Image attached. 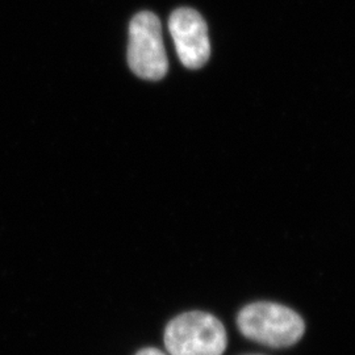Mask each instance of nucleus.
Returning a JSON list of instances; mask_svg holds the SVG:
<instances>
[{"label":"nucleus","mask_w":355,"mask_h":355,"mask_svg":"<svg viewBox=\"0 0 355 355\" xmlns=\"http://www.w3.org/2000/svg\"><path fill=\"white\" fill-rule=\"evenodd\" d=\"M242 336L268 347H290L305 333L303 318L286 305L257 302L243 306L237 316Z\"/></svg>","instance_id":"f257e3e1"},{"label":"nucleus","mask_w":355,"mask_h":355,"mask_svg":"<svg viewBox=\"0 0 355 355\" xmlns=\"http://www.w3.org/2000/svg\"><path fill=\"white\" fill-rule=\"evenodd\" d=\"M164 343L168 355H223L228 336L223 322L214 315L191 311L166 325Z\"/></svg>","instance_id":"f03ea898"},{"label":"nucleus","mask_w":355,"mask_h":355,"mask_svg":"<svg viewBox=\"0 0 355 355\" xmlns=\"http://www.w3.org/2000/svg\"><path fill=\"white\" fill-rule=\"evenodd\" d=\"M128 64L136 76L146 80H159L167 74L162 28L154 13L140 12L133 17L129 28Z\"/></svg>","instance_id":"7ed1b4c3"},{"label":"nucleus","mask_w":355,"mask_h":355,"mask_svg":"<svg viewBox=\"0 0 355 355\" xmlns=\"http://www.w3.org/2000/svg\"><path fill=\"white\" fill-rule=\"evenodd\" d=\"M168 31L182 64L189 69H199L207 64L211 44L200 13L192 8H179L170 16Z\"/></svg>","instance_id":"20e7f679"},{"label":"nucleus","mask_w":355,"mask_h":355,"mask_svg":"<svg viewBox=\"0 0 355 355\" xmlns=\"http://www.w3.org/2000/svg\"><path fill=\"white\" fill-rule=\"evenodd\" d=\"M136 355H168L165 352H162L161 349H157V347H145V349H141L139 350Z\"/></svg>","instance_id":"39448f33"},{"label":"nucleus","mask_w":355,"mask_h":355,"mask_svg":"<svg viewBox=\"0 0 355 355\" xmlns=\"http://www.w3.org/2000/svg\"><path fill=\"white\" fill-rule=\"evenodd\" d=\"M250 355H258V354H250Z\"/></svg>","instance_id":"423d86ee"}]
</instances>
